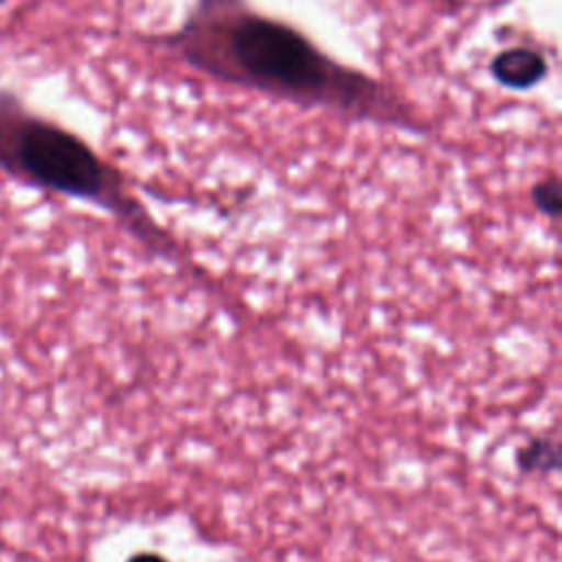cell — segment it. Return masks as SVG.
I'll list each match as a JSON object with an SVG mask.
<instances>
[{
	"instance_id": "cell-6",
	"label": "cell",
	"mask_w": 562,
	"mask_h": 562,
	"mask_svg": "<svg viewBox=\"0 0 562 562\" xmlns=\"http://www.w3.org/2000/svg\"><path fill=\"white\" fill-rule=\"evenodd\" d=\"M127 562H167L162 555H158V553H149V551H145V553H136V555H132Z\"/></svg>"
},
{
	"instance_id": "cell-4",
	"label": "cell",
	"mask_w": 562,
	"mask_h": 562,
	"mask_svg": "<svg viewBox=\"0 0 562 562\" xmlns=\"http://www.w3.org/2000/svg\"><path fill=\"white\" fill-rule=\"evenodd\" d=\"M558 463H560L558 448L549 439H533L518 450V465L522 472L555 470Z\"/></svg>"
},
{
	"instance_id": "cell-1",
	"label": "cell",
	"mask_w": 562,
	"mask_h": 562,
	"mask_svg": "<svg viewBox=\"0 0 562 562\" xmlns=\"http://www.w3.org/2000/svg\"><path fill=\"white\" fill-rule=\"evenodd\" d=\"M156 44L222 83L400 130H424L389 86L329 57L307 35L255 11L248 0H193L182 24L156 37Z\"/></svg>"
},
{
	"instance_id": "cell-7",
	"label": "cell",
	"mask_w": 562,
	"mask_h": 562,
	"mask_svg": "<svg viewBox=\"0 0 562 562\" xmlns=\"http://www.w3.org/2000/svg\"><path fill=\"white\" fill-rule=\"evenodd\" d=\"M2 2H4V0H0V4H2Z\"/></svg>"
},
{
	"instance_id": "cell-2",
	"label": "cell",
	"mask_w": 562,
	"mask_h": 562,
	"mask_svg": "<svg viewBox=\"0 0 562 562\" xmlns=\"http://www.w3.org/2000/svg\"><path fill=\"white\" fill-rule=\"evenodd\" d=\"M0 173L22 187L94 204L125 222L140 239L160 241L125 176L88 140L33 112L9 88H0Z\"/></svg>"
},
{
	"instance_id": "cell-5",
	"label": "cell",
	"mask_w": 562,
	"mask_h": 562,
	"mask_svg": "<svg viewBox=\"0 0 562 562\" xmlns=\"http://www.w3.org/2000/svg\"><path fill=\"white\" fill-rule=\"evenodd\" d=\"M533 204L538 206L540 213L549 215V217H558L560 215V182L555 176L540 180L533 191H531Z\"/></svg>"
},
{
	"instance_id": "cell-3",
	"label": "cell",
	"mask_w": 562,
	"mask_h": 562,
	"mask_svg": "<svg viewBox=\"0 0 562 562\" xmlns=\"http://www.w3.org/2000/svg\"><path fill=\"white\" fill-rule=\"evenodd\" d=\"M492 77L509 90H529L547 75V59L529 46H512L494 55L490 61Z\"/></svg>"
}]
</instances>
